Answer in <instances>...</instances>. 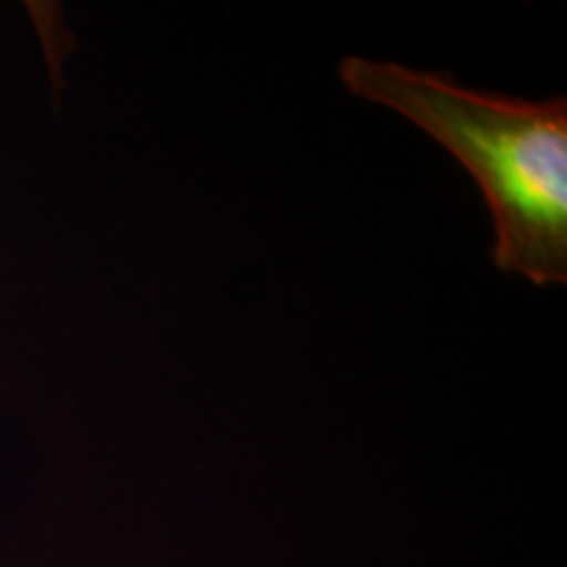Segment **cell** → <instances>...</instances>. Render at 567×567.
<instances>
[{"instance_id":"1","label":"cell","mask_w":567,"mask_h":567,"mask_svg":"<svg viewBox=\"0 0 567 567\" xmlns=\"http://www.w3.org/2000/svg\"><path fill=\"white\" fill-rule=\"evenodd\" d=\"M352 95L429 132L471 172L494 218V264L536 284H567V101H520L460 87L400 63L342 61Z\"/></svg>"}]
</instances>
